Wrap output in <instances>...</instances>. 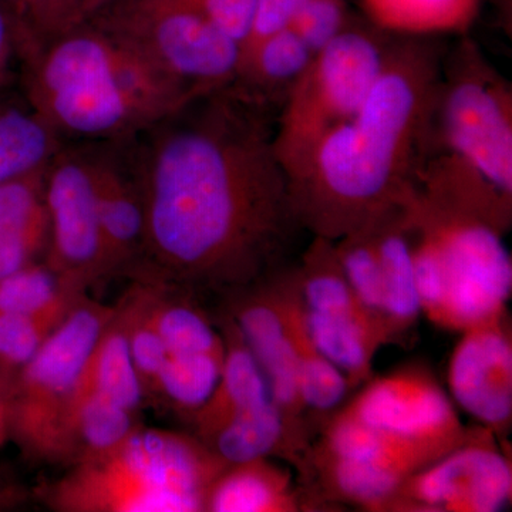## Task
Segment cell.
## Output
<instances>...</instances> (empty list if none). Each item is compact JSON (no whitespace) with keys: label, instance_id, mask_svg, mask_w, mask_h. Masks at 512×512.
I'll list each match as a JSON object with an SVG mask.
<instances>
[{"label":"cell","instance_id":"cell-1","mask_svg":"<svg viewBox=\"0 0 512 512\" xmlns=\"http://www.w3.org/2000/svg\"><path fill=\"white\" fill-rule=\"evenodd\" d=\"M271 116L228 86L140 134L146 238L137 279L229 296L282 268L305 229Z\"/></svg>","mask_w":512,"mask_h":512},{"label":"cell","instance_id":"cell-37","mask_svg":"<svg viewBox=\"0 0 512 512\" xmlns=\"http://www.w3.org/2000/svg\"><path fill=\"white\" fill-rule=\"evenodd\" d=\"M22 23L12 0H0V70L9 72L10 60L18 52Z\"/></svg>","mask_w":512,"mask_h":512},{"label":"cell","instance_id":"cell-14","mask_svg":"<svg viewBox=\"0 0 512 512\" xmlns=\"http://www.w3.org/2000/svg\"><path fill=\"white\" fill-rule=\"evenodd\" d=\"M278 272V271H276ZM275 274L227 296V312L254 353L276 406L293 429L309 439L298 390V353L286 322Z\"/></svg>","mask_w":512,"mask_h":512},{"label":"cell","instance_id":"cell-6","mask_svg":"<svg viewBox=\"0 0 512 512\" xmlns=\"http://www.w3.org/2000/svg\"><path fill=\"white\" fill-rule=\"evenodd\" d=\"M386 33L349 22L315 52L275 119V153L286 173L363 106L394 42Z\"/></svg>","mask_w":512,"mask_h":512},{"label":"cell","instance_id":"cell-12","mask_svg":"<svg viewBox=\"0 0 512 512\" xmlns=\"http://www.w3.org/2000/svg\"><path fill=\"white\" fill-rule=\"evenodd\" d=\"M345 409L363 423L419 448L433 461L460 446L467 436L450 394L420 366L370 377Z\"/></svg>","mask_w":512,"mask_h":512},{"label":"cell","instance_id":"cell-18","mask_svg":"<svg viewBox=\"0 0 512 512\" xmlns=\"http://www.w3.org/2000/svg\"><path fill=\"white\" fill-rule=\"evenodd\" d=\"M141 426V413L100 394L76 392L64 414L53 464L69 468L106 456Z\"/></svg>","mask_w":512,"mask_h":512},{"label":"cell","instance_id":"cell-23","mask_svg":"<svg viewBox=\"0 0 512 512\" xmlns=\"http://www.w3.org/2000/svg\"><path fill=\"white\" fill-rule=\"evenodd\" d=\"M311 448L339 460L390 468L404 477L433 463L419 448L363 423L345 407L325 421L322 439Z\"/></svg>","mask_w":512,"mask_h":512},{"label":"cell","instance_id":"cell-40","mask_svg":"<svg viewBox=\"0 0 512 512\" xmlns=\"http://www.w3.org/2000/svg\"><path fill=\"white\" fill-rule=\"evenodd\" d=\"M114 0H89V20L99 15L101 10L106 9ZM87 20V22H89Z\"/></svg>","mask_w":512,"mask_h":512},{"label":"cell","instance_id":"cell-16","mask_svg":"<svg viewBox=\"0 0 512 512\" xmlns=\"http://www.w3.org/2000/svg\"><path fill=\"white\" fill-rule=\"evenodd\" d=\"M225 463L281 457L306 471L309 439L293 429L274 400L242 410L201 440Z\"/></svg>","mask_w":512,"mask_h":512},{"label":"cell","instance_id":"cell-31","mask_svg":"<svg viewBox=\"0 0 512 512\" xmlns=\"http://www.w3.org/2000/svg\"><path fill=\"white\" fill-rule=\"evenodd\" d=\"M373 224L336 239L333 245L340 268L357 302L386 335L383 323L382 269L377 255Z\"/></svg>","mask_w":512,"mask_h":512},{"label":"cell","instance_id":"cell-3","mask_svg":"<svg viewBox=\"0 0 512 512\" xmlns=\"http://www.w3.org/2000/svg\"><path fill=\"white\" fill-rule=\"evenodd\" d=\"M20 53L28 63L29 106L62 137L136 138L192 100L93 20Z\"/></svg>","mask_w":512,"mask_h":512},{"label":"cell","instance_id":"cell-4","mask_svg":"<svg viewBox=\"0 0 512 512\" xmlns=\"http://www.w3.org/2000/svg\"><path fill=\"white\" fill-rule=\"evenodd\" d=\"M228 466L194 434L141 426L111 453L32 493L57 512H204Z\"/></svg>","mask_w":512,"mask_h":512},{"label":"cell","instance_id":"cell-5","mask_svg":"<svg viewBox=\"0 0 512 512\" xmlns=\"http://www.w3.org/2000/svg\"><path fill=\"white\" fill-rule=\"evenodd\" d=\"M406 207L436 259L437 305L430 322L464 332L508 312L512 264L503 232L474 215L429 200L416 187Z\"/></svg>","mask_w":512,"mask_h":512},{"label":"cell","instance_id":"cell-22","mask_svg":"<svg viewBox=\"0 0 512 512\" xmlns=\"http://www.w3.org/2000/svg\"><path fill=\"white\" fill-rule=\"evenodd\" d=\"M225 343L220 382L210 399L192 416V433L198 440L207 437L242 410L271 399L264 372L227 312L217 320Z\"/></svg>","mask_w":512,"mask_h":512},{"label":"cell","instance_id":"cell-41","mask_svg":"<svg viewBox=\"0 0 512 512\" xmlns=\"http://www.w3.org/2000/svg\"><path fill=\"white\" fill-rule=\"evenodd\" d=\"M8 74L9 72H6V70H0V87H2L3 84L6 83V80H8Z\"/></svg>","mask_w":512,"mask_h":512},{"label":"cell","instance_id":"cell-15","mask_svg":"<svg viewBox=\"0 0 512 512\" xmlns=\"http://www.w3.org/2000/svg\"><path fill=\"white\" fill-rule=\"evenodd\" d=\"M124 140L92 146L97 214L109 276L133 272L143 256L146 212L134 163Z\"/></svg>","mask_w":512,"mask_h":512},{"label":"cell","instance_id":"cell-39","mask_svg":"<svg viewBox=\"0 0 512 512\" xmlns=\"http://www.w3.org/2000/svg\"><path fill=\"white\" fill-rule=\"evenodd\" d=\"M13 382L0 370V447L9 441L10 394Z\"/></svg>","mask_w":512,"mask_h":512},{"label":"cell","instance_id":"cell-35","mask_svg":"<svg viewBox=\"0 0 512 512\" xmlns=\"http://www.w3.org/2000/svg\"><path fill=\"white\" fill-rule=\"evenodd\" d=\"M303 3L305 0H258L251 32L241 47V57L248 55L269 37L291 28Z\"/></svg>","mask_w":512,"mask_h":512},{"label":"cell","instance_id":"cell-2","mask_svg":"<svg viewBox=\"0 0 512 512\" xmlns=\"http://www.w3.org/2000/svg\"><path fill=\"white\" fill-rule=\"evenodd\" d=\"M443 56L427 36L394 39L355 116L286 173L305 232L336 241L409 198L434 146Z\"/></svg>","mask_w":512,"mask_h":512},{"label":"cell","instance_id":"cell-25","mask_svg":"<svg viewBox=\"0 0 512 512\" xmlns=\"http://www.w3.org/2000/svg\"><path fill=\"white\" fill-rule=\"evenodd\" d=\"M76 392L109 397L136 413L146 404L128 345L126 320L117 303L87 359Z\"/></svg>","mask_w":512,"mask_h":512},{"label":"cell","instance_id":"cell-10","mask_svg":"<svg viewBox=\"0 0 512 512\" xmlns=\"http://www.w3.org/2000/svg\"><path fill=\"white\" fill-rule=\"evenodd\" d=\"M49 239L45 262L67 284L86 292L109 278L97 214L92 146L64 147L46 170Z\"/></svg>","mask_w":512,"mask_h":512},{"label":"cell","instance_id":"cell-27","mask_svg":"<svg viewBox=\"0 0 512 512\" xmlns=\"http://www.w3.org/2000/svg\"><path fill=\"white\" fill-rule=\"evenodd\" d=\"M480 0H362L376 28L402 36L463 33L476 19Z\"/></svg>","mask_w":512,"mask_h":512},{"label":"cell","instance_id":"cell-28","mask_svg":"<svg viewBox=\"0 0 512 512\" xmlns=\"http://www.w3.org/2000/svg\"><path fill=\"white\" fill-rule=\"evenodd\" d=\"M292 272L306 312L369 316L353 295L330 239L313 237L301 264Z\"/></svg>","mask_w":512,"mask_h":512},{"label":"cell","instance_id":"cell-32","mask_svg":"<svg viewBox=\"0 0 512 512\" xmlns=\"http://www.w3.org/2000/svg\"><path fill=\"white\" fill-rule=\"evenodd\" d=\"M72 308L36 315L0 312V370L12 382H15L20 370L28 365L29 360L42 348Z\"/></svg>","mask_w":512,"mask_h":512},{"label":"cell","instance_id":"cell-29","mask_svg":"<svg viewBox=\"0 0 512 512\" xmlns=\"http://www.w3.org/2000/svg\"><path fill=\"white\" fill-rule=\"evenodd\" d=\"M222 352L168 355L158 379L156 402L190 420L210 399L220 382L224 366Z\"/></svg>","mask_w":512,"mask_h":512},{"label":"cell","instance_id":"cell-20","mask_svg":"<svg viewBox=\"0 0 512 512\" xmlns=\"http://www.w3.org/2000/svg\"><path fill=\"white\" fill-rule=\"evenodd\" d=\"M313 55L295 30H282L241 57L229 87L242 99L278 116Z\"/></svg>","mask_w":512,"mask_h":512},{"label":"cell","instance_id":"cell-38","mask_svg":"<svg viewBox=\"0 0 512 512\" xmlns=\"http://www.w3.org/2000/svg\"><path fill=\"white\" fill-rule=\"evenodd\" d=\"M32 491L20 481L15 471L0 466V511H13L29 503Z\"/></svg>","mask_w":512,"mask_h":512},{"label":"cell","instance_id":"cell-26","mask_svg":"<svg viewBox=\"0 0 512 512\" xmlns=\"http://www.w3.org/2000/svg\"><path fill=\"white\" fill-rule=\"evenodd\" d=\"M63 137L32 107L0 101V184L46 170Z\"/></svg>","mask_w":512,"mask_h":512},{"label":"cell","instance_id":"cell-19","mask_svg":"<svg viewBox=\"0 0 512 512\" xmlns=\"http://www.w3.org/2000/svg\"><path fill=\"white\" fill-rule=\"evenodd\" d=\"M46 170L0 184V279L45 259Z\"/></svg>","mask_w":512,"mask_h":512},{"label":"cell","instance_id":"cell-7","mask_svg":"<svg viewBox=\"0 0 512 512\" xmlns=\"http://www.w3.org/2000/svg\"><path fill=\"white\" fill-rule=\"evenodd\" d=\"M434 143L512 200L511 84L468 37L444 52Z\"/></svg>","mask_w":512,"mask_h":512},{"label":"cell","instance_id":"cell-11","mask_svg":"<svg viewBox=\"0 0 512 512\" xmlns=\"http://www.w3.org/2000/svg\"><path fill=\"white\" fill-rule=\"evenodd\" d=\"M493 431L468 430L463 443L410 474L387 511L497 512L511 504L510 457Z\"/></svg>","mask_w":512,"mask_h":512},{"label":"cell","instance_id":"cell-8","mask_svg":"<svg viewBox=\"0 0 512 512\" xmlns=\"http://www.w3.org/2000/svg\"><path fill=\"white\" fill-rule=\"evenodd\" d=\"M90 20L130 43L191 99L234 82L241 49L192 0H114Z\"/></svg>","mask_w":512,"mask_h":512},{"label":"cell","instance_id":"cell-33","mask_svg":"<svg viewBox=\"0 0 512 512\" xmlns=\"http://www.w3.org/2000/svg\"><path fill=\"white\" fill-rule=\"evenodd\" d=\"M22 23L18 52L49 42L89 20V0H12Z\"/></svg>","mask_w":512,"mask_h":512},{"label":"cell","instance_id":"cell-17","mask_svg":"<svg viewBox=\"0 0 512 512\" xmlns=\"http://www.w3.org/2000/svg\"><path fill=\"white\" fill-rule=\"evenodd\" d=\"M404 202L373 224L382 269L383 323L389 345L407 336L421 316L414 275L412 228Z\"/></svg>","mask_w":512,"mask_h":512},{"label":"cell","instance_id":"cell-30","mask_svg":"<svg viewBox=\"0 0 512 512\" xmlns=\"http://www.w3.org/2000/svg\"><path fill=\"white\" fill-rule=\"evenodd\" d=\"M83 295L42 259L0 279V312L36 315L69 309Z\"/></svg>","mask_w":512,"mask_h":512},{"label":"cell","instance_id":"cell-21","mask_svg":"<svg viewBox=\"0 0 512 512\" xmlns=\"http://www.w3.org/2000/svg\"><path fill=\"white\" fill-rule=\"evenodd\" d=\"M312 507L292 473L271 458L229 464L212 483L204 512H295Z\"/></svg>","mask_w":512,"mask_h":512},{"label":"cell","instance_id":"cell-24","mask_svg":"<svg viewBox=\"0 0 512 512\" xmlns=\"http://www.w3.org/2000/svg\"><path fill=\"white\" fill-rule=\"evenodd\" d=\"M305 309V308H303ZM315 349L348 377L353 389L372 377L377 350L389 345L383 329L366 315H319L306 312Z\"/></svg>","mask_w":512,"mask_h":512},{"label":"cell","instance_id":"cell-9","mask_svg":"<svg viewBox=\"0 0 512 512\" xmlns=\"http://www.w3.org/2000/svg\"><path fill=\"white\" fill-rule=\"evenodd\" d=\"M114 313L83 295L13 382L9 441L26 461L53 464L64 414L87 359Z\"/></svg>","mask_w":512,"mask_h":512},{"label":"cell","instance_id":"cell-34","mask_svg":"<svg viewBox=\"0 0 512 512\" xmlns=\"http://www.w3.org/2000/svg\"><path fill=\"white\" fill-rule=\"evenodd\" d=\"M348 25L345 0H305L291 28L318 52Z\"/></svg>","mask_w":512,"mask_h":512},{"label":"cell","instance_id":"cell-36","mask_svg":"<svg viewBox=\"0 0 512 512\" xmlns=\"http://www.w3.org/2000/svg\"><path fill=\"white\" fill-rule=\"evenodd\" d=\"M241 49L251 32L258 0H192Z\"/></svg>","mask_w":512,"mask_h":512},{"label":"cell","instance_id":"cell-13","mask_svg":"<svg viewBox=\"0 0 512 512\" xmlns=\"http://www.w3.org/2000/svg\"><path fill=\"white\" fill-rule=\"evenodd\" d=\"M448 394L504 439L512 421V333L508 312L461 332L447 370Z\"/></svg>","mask_w":512,"mask_h":512}]
</instances>
